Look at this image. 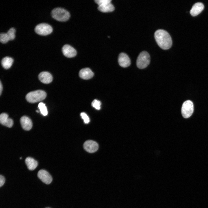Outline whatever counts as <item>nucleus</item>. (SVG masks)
<instances>
[{
    "instance_id": "obj_1",
    "label": "nucleus",
    "mask_w": 208,
    "mask_h": 208,
    "mask_svg": "<svg viewBox=\"0 0 208 208\" xmlns=\"http://www.w3.org/2000/svg\"><path fill=\"white\" fill-rule=\"evenodd\" d=\"M154 37L157 44L162 49L167 50L171 47L172 41L171 37L165 30L162 29L157 30L155 33Z\"/></svg>"
},
{
    "instance_id": "obj_2",
    "label": "nucleus",
    "mask_w": 208,
    "mask_h": 208,
    "mask_svg": "<svg viewBox=\"0 0 208 208\" xmlns=\"http://www.w3.org/2000/svg\"><path fill=\"white\" fill-rule=\"evenodd\" d=\"M46 96L47 94L45 91L38 90L28 93L26 96V99L28 102L34 103L43 100Z\"/></svg>"
},
{
    "instance_id": "obj_3",
    "label": "nucleus",
    "mask_w": 208,
    "mask_h": 208,
    "mask_svg": "<svg viewBox=\"0 0 208 208\" xmlns=\"http://www.w3.org/2000/svg\"><path fill=\"white\" fill-rule=\"evenodd\" d=\"M51 15L53 18L60 21H67L70 17L69 12L61 8H57L53 9L51 11Z\"/></svg>"
},
{
    "instance_id": "obj_4",
    "label": "nucleus",
    "mask_w": 208,
    "mask_h": 208,
    "mask_svg": "<svg viewBox=\"0 0 208 208\" xmlns=\"http://www.w3.org/2000/svg\"><path fill=\"white\" fill-rule=\"evenodd\" d=\"M150 62L149 54L146 51H143L140 53L137 57L136 65L139 68L143 69L147 67Z\"/></svg>"
},
{
    "instance_id": "obj_5",
    "label": "nucleus",
    "mask_w": 208,
    "mask_h": 208,
    "mask_svg": "<svg viewBox=\"0 0 208 208\" xmlns=\"http://www.w3.org/2000/svg\"><path fill=\"white\" fill-rule=\"evenodd\" d=\"M194 111V105L192 102L189 100L185 101L183 103L181 109L183 116L188 118L192 114Z\"/></svg>"
},
{
    "instance_id": "obj_6",
    "label": "nucleus",
    "mask_w": 208,
    "mask_h": 208,
    "mask_svg": "<svg viewBox=\"0 0 208 208\" xmlns=\"http://www.w3.org/2000/svg\"><path fill=\"white\" fill-rule=\"evenodd\" d=\"M35 30L38 34L41 35H47L51 33L53 28L50 25L46 23H41L37 25Z\"/></svg>"
},
{
    "instance_id": "obj_7",
    "label": "nucleus",
    "mask_w": 208,
    "mask_h": 208,
    "mask_svg": "<svg viewBox=\"0 0 208 208\" xmlns=\"http://www.w3.org/2000/svg\"><path fill=\"white\" fill-rule=\"evenodd\" d=\"M83 146L85 150L90 153L96 151L99 148V145L96 142L92 140H88L84 143Z\"/></svg>"
},
{
    "instance_id": "obj_8",
    "label": "nucleus",
    "mask_w": 208,
    "mask_h": 208,
    "mask_svg": "<svg viewBox=\"0 0 208 208\" xmlns=\"http://www.w3.org/2000/svg\"><path fill=\"white\" fill-rule=\"evenodd\" d=\"M38 177L43 183L47 184H50L52 178L49 173L44 170H40L38 172Z\"/></svg>"
},
{
    "instance_id": "obj_9",
    "label": "nucleus",
    "mask_w": 208,
    "mask_h": 208,
    "mask_svg": "<svg viewBox=\"0 0 208 208\" xmlns=\"http://www.w3.org/2000/svg\"><path fill=\"white\" fill-rule=\"evenodd\" d=\"M62 52L65 56L68 58L75 57L77 53L75 49L68 44H65L63 46Z\"/></svg>"
},
{
    "instance_id": "obj_10",
    "label": "nucleus",
    "mask_w": 208,
    "mask_h": 208,
    "mask_svg": "<svg viewBox=\"0 0 208 208\" xmlns=\"http://www.w3.org/2000/svg\"><path fill=\"white\" fill-rule=\"evenodd\" d=\"M118 62L121 66L124 68L129 66L131 64V61L129 57L124 53H121L119 54Z\"/></svg>"
},
{
    "instance_id": "obj_11",
    "label": "nucleus",
    "mask_w": 208,
    "mask_h": 208,
    "mask_svg": "<svg viewBox=\"0 0 208 208\" xmlns=\"http://www.w3.org/2000/svg\"><path fill=\"white\" fill-rule=\"evenodd\" d=\"M204 6L203 4L201 2H197L194 4L191 9L190 13L192 16H197L203 10Z\"/></svg>"
},
{
    "instance_id": "obj_12",
    "label": "nucleus",
    "mask_w": 208,
    "mask_h": 208,
    "mask_svg": "<svg viewBox=\"0 0 208 208\" xmlns=\"http://www.w3.org/2000/svg\"><path fill=\"white\" fill-rule=\"evenodd\" d=\"M0 122L3 125L11 127L13 124L12 119L8 118V115L5 113H2L0 115Z\"/></svg>"
},
{
    "instance_id": "obj_13",
    "label": "nucleus",
    "mask_w": 208,
    "mask_h": 208,
    "mask_svg": "<svg viewBox=\"0 0 208 208\" xmlns=\"http://www.w3.org/2000/svg\"><path fill=\"white\" fill-rule=\"evenodd\" d=\"M38 77L42 83L48 84L51 83L53 80L52 75L47 72H42L40 73Z\"/></svg>"
},
{
    "instance_id": "obj_14",
    "label": "nucleus",
    "mask_w": 208,
    "mask_h": 208,
    "mask_svg": "<svg viewBox=\"0 0 208 208\" xmlns=\"http://www.w3.org/2000/svg\"><path fill=\"white\" fill-rule=\"evenodd\" d=\"M20 121L22 127L25 130L29 131L31 128L32 122L28 117L26 116H22L20 119Z\"/></svg>"
},
{
    "instance_id": "obj_15",
    "label": "nucleus",
    "mask_w": 208,
    "mask_h": 208,
    "mask_svg": "<svg viewBox=\"0 0 208 208\" xmlns=\"http://www.w3.org/2000/svg\"><path fill=\"white\" fill-rule=\"evenodd\" d=\"M79 75L82 79L87 80L92 78L94 74L89 68H85L80 70Z\"/></svg>"
},
{
    "instance_id": "obj_16",
    "label": "nucleus",
    "mask_w": 208,
    "mask_h": 208,
    "mask_svg": "<svg viewBox=\"0 0 208 208\" xmlns=\"http://www.w3.org/2000/svg\"><path fill=\"white\" fill-rule=\"evenodd\" d=\"M98 9L103 12H108L113 11L114 10V7L111 2H109L99 6Z\"/></svg>"
},
{
    "instance_id": "obj_17",
    "label": "nucleus",
    "mask_w": 208,
    "mask_h": 208,
    "mask_svg": "<svg viewBox=\"0 0 208 208\" xmlns=\"http://www.w3.org/2000/svg\"><path fill=\"white\" fill-rule=\"evenodd\" d=\"M25 163L28 169L31 170H34L38 165L37 161L31 157H27L26 158Z\"/></svg>"
},
{
    "instance_id": "obj_18",
    "label": "nucleus",
    "mask_w": 208,
    "mask_h": 208,
    "mask_svg": "<svg viewBox=\"0 0 208 208\" xmlns=\"http://www.w3.org/2000/svg\"><path fill=\"white\" fill-rule=\"evenodd\" d=\"M13 59L9 57H4L1 61V65L5 69H8L12 66L13 63Z\"/></svg>"
},
{
    "instance_id": "obj_19",
    "label": "nucleus",
    "mask_w": 208,
    "mask_h": 208,
    "mask_svg": "<svg viewBox=\"0 0 208 208\" xmlns=\"http://www.w3.org/2000/svg\"><path fill=\"white\" fill-rule=\"evenodd\" d=\"M38 107L41 114L43 116H46L47 115V110L44 103L42 102L40 103L38 105Z\"/></svg>"
},
{
    "instance_id": "obj_20",
    "label": "nucleus",
    "mask_w": 208,
    "mask_h": 208,
    "mask_svg": "<svg viewBox=\"0 0 208 208\" xmlns=\"http://www.w3.org/2000/svg\"><path fill=\"white\" fill-rule=\"evenodd\" d=\"M15 29L13 27L10 28L6 33L9 40H12L15 38Z\"/></svg>"
},
{
    "instance_id": "obj_21",
    "label": "nucleus",
    "mask_w": 208,
    "mask_h": 208,
    "mask_svg": "<svg viewBox=\"0 0 208 208\" xmlns=\"http://www.w3.org/2000/svg\"><path fill=\"white\" fill-rule=\"evenodd\" d=\"M9 40L6 33H1L0 35V41L1 42L5 43Z\"/></svg>"
},
{
    "instance_id": "obj_22",
    "label": "nucleus",
    "mask_w": 208,
    "mask_h": 208,
    "mask_svg": "<svg viewBox=\"0 0 208 208\" xmlns=\"http://www.w3.org/2000/svg\"><path fill=\"white\" fill-rule=\"evenodd\" d=\"M101 102L97 99H94L92 102V106L97 110H100L101 109Z\"/></svg>"
},
{
    "instance_id": "obj_23",
    "label": "nucleus",
    "mask_w": 208,
    "mask_h": 208,
    "mask_svg": "<svg viewBox=\"0 0 208 208\" xmlns=\"http://www.w3.org/2000/svg\"><path fill=\"white\" fill-rule=\"evenodd\" d=\"M85 124H88L90 122V119L88 116L84 112H82L80 114Z\"/></svg>"
},
{
    "instance_id": "obj_24",
    "label": "nucleus",
    "mask_w": 208,
    "mask_h": 208,
    "mask_svg": "<svg viewBox=\"0 0 208 208\" xmlns=\"http://www.w3.org/2000/svg\"><path fill=\"white\" fill-rule=\"evenodd\" d=\"M94 1L99 6L103 4L109 2H111V0H95Z\"/></svg>"
},
{
    "instance_id": "obj_25",
    "label": "nucleus",
    "mask_w": 208,
    "mask_h": 208,
    "mask_svg": "<svg viewBox=\"0 0 208 208\" xmlns=\"http://www.w3.org/2000/svg\"><path fill=\"white\" fill-rule=\"evenodd\" d=\"M5 182V177L2 175L0 176V187H1L4 184Z\"/></svg>"
},
{
    "instance_id": "obj_26",
    "label": "nucleus",
    "mask_w": 208,
    "mask_h": 208,
    "mask_svg": "<svg viewBox=\"0 0 208 208\" xmlns=\"http://www.w3.org/2000/svg\"><path fill=\"white\" fill-rule=\"evenodd\" d=\"M3 90V86L1 82L0 81V94L1 95Z\"/></svg>"
},
{
    "instance_id": "obj_27",
    "label": "nucleus",
    "mask_w": 208,
    "mask_h": 208,
    "mask_svg": "<svg viewBox=\"0 0 208 208\" xmlns=\"http://www.w3.org/2000/svg\"><path fill=\"white\" fill-rule=\"evenodd\" d=\"M36 112L38 113L39 112V111H38V110H36Z\"/></svg>"
},
{
    "instance_id": "obj_28",
    "label": "nucleus",
    "mask_w": 208,
    "mask_h": 208,
    "mask_svg": "<svg viewBox=\"0 0 208 208\" xmlns=\"http://www.w3.org/2000/svg\"><path fill=\"white\" fill-rule=\"evenodd\" d=\"M22 159V157H21L20 158V159Z\"/></svg>"
},
{
    "instance_id": "obj_29",
    "label": "nucleus",
    "mask_w": 208,
    "mask_h": 208,
    "mask_svg": "<svg viewBox=\"0 0 208 208\" xmlns=\"http://www.w3.org/2000/svg\"></svg>"
}]
</instances>
